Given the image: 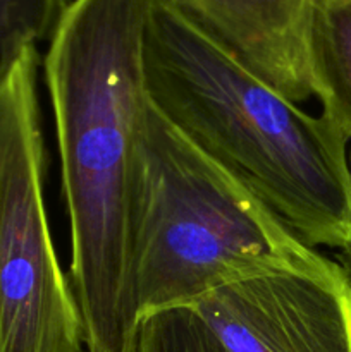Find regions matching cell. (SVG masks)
<instances>
[{
	"label": "cell",
	"instance_id": "cell-8",
	"mask_svg": "<svg viewBox=\"0 0 351 352\" xmlns=\"http://www.w3.org/2000/svg\"><path fill=\"white\" fill-rule=\"evenodd\" d=\"M71 0H0V88L30 48L50 40Z\"/></svg>",
	"mask_w": 351,
	"mask_h": 352
},
{
	"label": "cell",
	"instance_id": "cell-7",
	"mask_svg": "<svg viewBox=\"0 0 351 352\" xmlns=\"http://www.w3.org/2000/svg\"><path fill=\"white\" fill-rule=\"evenodd\" d=\"M312 95L322 116L351 140V0H319L308 43Z\"/></svg>",
	"mask_w": 351,
	"mask_h": 352
},
{
	"label": "cell",
	"instance_id": "cell-1",
	"mask_svg": "<svg viewBox=\"0 0 351 352\" xmlns=\"http://www.w3.org/2000/svg\"><path fill=\"white\" fill-rule=\"evenodd\" d=\"M150 3L71 0L43 60L71 227V285L88 352H136Z\"/></svg>",
	"mask_w": 351,
	"mask_h": 352
},
{
	"label": "cell",
	"instance_id": "cell-11",
	"mask_svg": "<svg viewBox=\"0 0 351 352\" xmlns=\"http://www.w3.org/2000/svg\"><path fill=\"white\" fill-rule=\"evenodd\" d=\"M350 170H351V157H350Z\"/></svg>",
	"mask_w": 351,
	"mask_h": 352
},
{
	"label": "cell",
	"instance_id": "cell-4",
	"mask_svg": "<svg viewBox=\"0 0 351 352\" xmlns=\"http://www.w3.org/2000/svg\"><path fill=\"white\" fill-rule=\"evenodd\" d=\"M38 67L33 47L0 88V352H83L45 206Z\"/></svg>",
	"mask_w": 351,
	"mask_h": 352
},
{
	"label": "cell",
	"instance_id": "cell-3",
	"mask_svg": "<svg viewBox=\"0 0 351 352\" xmlns=\"http://www.w3.org/2000/svg\"><path fill=\"white\" fill-rule=\"evenodd\" d=\"M143 146L134 254L140 320L160 309L195 306L217 289L255 275L323 270L334 263L151 103Z\"/></svg>",
	"mask_w": 351,
	"mask_h": 352
},
{
	"label": "cell",
	"instance_id": "cell-10",
	"mask_svg": "<svg viewBox=\"0 0 351 352\" xmlns=\"http://www.w3.org/2000/svg\"><path fill=\"white\" fill-rule=\"evenodd\" d=\"M343 260H344V263H343L344 268H346L348 274H350V277H351V243L343 250Z\"/></svg>",
	"mask_w": 351,
	"mask_h": 352
},
{
	"label": "cell",
	"instance_id": "cell-9",
	"mask_svg": "<svg viewBox=\"0 0 351 352\" xmlns=\"http://www.w3.org/2000/svg\"><path fill=\"white\" fill-rule=\"evenodd\" d=\"M136 352H229L195 308L150 313L140 323Z\"/></svg>",
	"mask_w": 351,
	"mask_h": 352
},
{
	"label": "cell",
	"instance_id": "cell-2",
	"mask_svg": "<svg viewBox=\"0 0 351 352\" xmlns=\"http://www.w3.org/2000/svg\"><path fill=\"white\" fill-rule=\"evenodd\" d=\"M143 72L151 105L308 246L351 243L348 140L322 113L281 95L171 0L150 3Z\"/></svg>",
	"mask_w": 351,
	"mask_h": 352
},
{
	"label": "cell",
	"instance_id": "cell-5",
	"mask_svg": "<svg viewBox=\"0 0 351 352\" xmlns=\"http://www.w3.org/2000/svg\"><path fill=\"white\" fill-rule=\"evenodd\" d=\"M191 308L229 352H351V277L337 261L243 278Z\"/></svg>",
	"mask_w": 351,
	"mask_h": 352
},
{
	"label": "cell",
	"instance_id": "cell-6",
	"mask_svg": "<svg viewBox=\"0 0 351 352\" xmlns=\"http://www.w3.org/2000/svg\"><path fill=\"white\" fill-rule=\"evenodd\" d=\"M295 103L312 95L310 30L319 0H171Z\"/></svg>",
	"mask_w": 351,
	"mask_h": 352
}]
</instances>
